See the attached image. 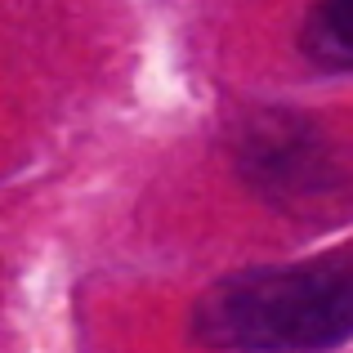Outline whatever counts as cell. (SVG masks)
<instances>
[{"mask_svg":"<svg viewBox=\"0 0 353 353\" xmlns=\"http://www.w3.org/2000/svg\"><path fill=\"white\" fill-rule=\"evenodd\" d=\"M300 45L318 68L353 72V0H318Z\"/></svg>","mask_w":353,"mask_h":353,"instance_id":"obj_3","label":"cell"},{"mask_svg":"<svg viewBox=\"0 0 353 353\" xmlns=\"http://www.w3.org/2000/svg\"><path fill=\"white\" fill-rule=\"evenodd\" d=\"M241 157L246 174L282 206H318L345 188L336 157L300 121H264L259 130H250Z\"/></svg>","mask_w":353,"mask_h":353,"instance_id":"obj_2","label":"cell"},{"mask_svg":"<svg viewBox=\"0 0 353 353\" xmlns=\"http://www.w3.org/2000/svg\"><path fill=\"white\" fill-rule=\"evenodd\" d=\"M192 331L237 353H318L353 336V255L246 268L201 295Z\"/></svg>","mask_w":353,"mask_h":353,"instance_id":"obj_1","label":"cell"}]
</instances>
